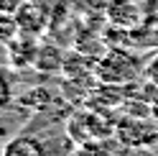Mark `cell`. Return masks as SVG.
Masks as SVG:
<instances>
[{"label":"cell","mask_w":158,"mask_h":156,"mask_svg":"<svg viewBox=\"0 0 158 156\" xmlns=\"http://www.w3.org/2000/svg\"><path fill=\"white\" fill-rule=\"evenodd\" d=\"M66 133L79 146L87 141H105L107 136L115 133V125L107 123L102 115H97V110H77L66 120Z\"/></svg>","instance_id":"cell-1"},{"label":"cell","mask_w":158,"mask_h":156,"mask_svg":"<svg viewBox=\"0 0 158 156\" xmlns=\"http://www.w3.org/2000/svg\"><path fill=\"white\" fill-rule=\"evenodd\" d=\"M115 136L130 149H151L158 143V128H153L145 118H133V115H125L115 123Z\"/></svg>","instance_id":"cell-2"},{"label":"cell","mask_w":158,"mask_h":156,"mask_svg":"<svg viewBox=\"0 0 158 156\" xmlns=\"http://www.w3.org/2000/svg\"><path fill=\"white\" fill-rule=\"evenodd\" d=\"M135 62L130 59L127 54H123V51H112V54H107L105 59H100L97 62V77H100L102 82H107V84H123V82H130L133 77L138 74V69H135Z\"/></svg>","instance_id":"cell-3"},{"label":"cell","mask_w":158,"mask_h":156,"mask_svg":"<svg viewBox=\"0 0 158 156\" xmlns=\"http://www.w3.org/2000/svg\"><path fill=\"white\" fill-rule=\"evenodd\" d=\"M107 18L117 28H133L140 21V11H138V5L133 0H112L107 5Z\"/></svg>","instance_id":"cell-4"},{"label":"cell","mask_w":158,"mask_h":156,"mask_svg":"<svg viewBox=\"0 0 158 156\" xmlns=\"http://www.w3.org/2000/svg\"><path fill=\"white\" fill-rule=\"evenodd\" d=\"M8 49H10V62H13V67H18V69H23V67H33L38 49L33 46L31 38H15L13 44H8Z\"/></svg>","instance_id":"cell-5"},{"label":"cell","mask_w":158,"mask_h":156,"mask_svg":"<svg viewBox=\"0 0 158 156\" xmlns=\"http://www.w3.org/2000/svg\"><path fill=\"white\" fill-rule=\"evenodd\" d=\"M0 156H41V138L33 136H15L8 141Z\"/></svg>","instance_id":"cell-6"},{"label":"cell","mask_w":158,"mask_h":156,"mask_svg":"<svg viewBox=\"0 0 158 156\" xmlns=\"http://www.w3.org/2000/svg\"><path fill=\"white\" fill-rule=\"evenodd\" d=\"M72 151H77V143L72 141V136L66 131L59 136H46L41 138V156H69Z\"/></svg>","instance_id":"cell-7"},{"label":"cell","mask_w":158,"mask_h":156,"mask_svg":"<svg viewBox=\"0 0 158 156\" xmlns=\"http://www.w3.org/2000/svg\"><path fill=\"white\" fill-rule=\"evenodd\" d=\"M21 21L18 15L0 13V44H13L15 38H21Z\"/></svg>","instance_id":"cell-8"},{"label":"cell","mask_w":158,"mask_h":156,"mask_svg":"<svg viewBox=\"0 0 158 156\" xmlns=\"http://www.w3.org/2000/svg\"><path fill=\"white\" fill-rule=\"evenodd\" d=\"M61 64H64L61 62V54H59L54 46H41L38 54H36V62H33V67H38V69H44V72H54Z\"/></svg>","instance_id":"cell-9"},{"label":"cell","mask_w":158,"mask_h":156,"mask_svg":"<svg viewBox=\"0 0 158 156\" xmlns=\"http://www.w3.org/2000/svg\"><path fill=\"white\" fill-rule=\"evenodd\" d=\"M74 156H115L110 149H107L105 141H87V143H79Z\"/></svg>","instance_id":"cell-10"},{"label":"cell","mask_w":158,"mask_h":156,"mask_svg":"<svg viewBox=\"0 0 158 156\" xmlns=\"http://www.w3.org/2000/svg\"><path fill=\"white\" fill-rule=\"evenodd\" d=\"M10 102H13V80L5 67H0V105L8 108Z\"/></svg>","instance_id":"cell-11"},{"label":"cell","mask_w":158,"mask_h":156,"mask_svg":"<svg viewBox=\"0 0 158 156\" xmlns=\"http://www.w3.org/2000/svg\"><path fill=\"white\" fill-rule=\"evenodd\" d=\"M48 100H51V95H48L44 87H38V90H31L28 95L21 97V102H23V105H31V108H33V105H36V108H44Z\"/></svg>","instance_id":"cell-12"},{"label":"cell","mask_w":158,"mask_h":156,"mask_svg":"<svg viewBox=\"0 0 158 156\" xmlns=\"http://www.w3.org/2000/svg\"><path fill=\"white\" fill-rule=\"evenodd\" d=\"M23 5H26V0H0V13H8V15H18Z\"/></svg>","instance_id":"cell-13"},{"label":"cell","mask_w":158,"mask_h":156,"mask_svg":"<svg viewBox=\"0 0 158 156\" xmlns=\"http://www.w3.org/2000/svg\"><path fill=\"white\" fill-rule=\"evenodd\" d=\"M145 77H148V82H156V84H158V54H156V59H153L151 64H148Z\"/></svg>","instance_id":"cell-14"},{"label":"cell","mask_w":158,"mask_h":156,"mask_svg":"<svg viewBox=\"0 0 158 156\" xmlns=\"http://www.w3.org/2000/svg\"><path fill=\"white\" fill-rule=\"evenodd\" d=\"M3 110H5V108H3V105H0V113H3Z\"/></svg>","instance_id":"cell-15"}]
</instances>
